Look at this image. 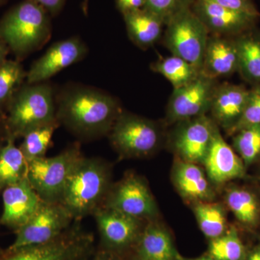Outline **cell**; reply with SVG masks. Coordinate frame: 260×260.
I'll return each instance as SVG.
<instances>
[{"mask_svg":"<svg viewBox=\"0 0 260 260\" xmlns=\"http://www.w3.org/2000/svg\"><path fill=\"white\" fill-rule=\"evenodd\" d=\"M7 106L3 121L6 138H23L36 128L57 121L56 95L47 82L27 83L15 92Z\"/></svg>","mask_w":260,"mask_h":260,"instance_id":"cell-3","label":"cell"},{"mask_svg":"<svg viewBox=\"0 0 260 260\" xmlns=\"http://www.w3.org/2000/svg\"><path fill=\"white\" fill-rule=\"evenodd\" d=\"M247 260H260V246H258L255 249H254V251L248 257Z\"/></svg>","mask_w":260,"mask_h":260,"instance_id":"cell-40","label":"cell"},{"mask_svg":"<svg viewBox=\"0 0 260 260\" xmlns=\"http://www.w3.org/2000/svg\"><path fill=\"white\" fill-rule=\"evenodd\" d=\"M122 111L117 99L93 87L70 85L56 95V120L83 141L108 136Z\"/></svg>","mask_w":260,"mask_h":260,"instance_id":"cell-1","label":"cell"},{"mask_svg":"<svg viewBox=\"0 0 260 260\" xmlns=\"http://www.w3.org/2000/svg\"><path fill=\"white\" fill-rule=\"evenodd\" d=\"M126 31L132 42L145 50L160 40L165 23L145 8L123 14Z\"/></svg>","mask_w":260,"mask_h":260,"instance_id":"cell-22","label":"cell"},{"mask_svg":"<svg viewBox=\"0 0 260 260\" xmlns=\"http://www.w3.org/2000/svg\"><path fill=\"white\" fill-rule=\"evenodd\" d=\"M49 13L40 5L25 0L0 20V38L10 50L23 56L42 49L50 39Z\"/></svg>","mask_w":260,"mask_h":260,"instance_id":"cell-4","label":"cell"},{"mask_svg":"<svg viewBox=\"0 0 260 260\" xmlns=\"http://www.w3.org/2000/svg\"><path fill=\"white\" fill-rule=\"evenodd\" d=\"M203 164L210 182L217 186L241 179L246 174V167L242 158L224 140L218 126L214 133Z\"/></svg>","mask_w":260,"mask_h":260,"instance_id":"cell-16","label":"cell"},{"mask_svg":"<svg viewBox=\"0 0 260 260\" xmlns=\"http://www.w3.org/2000/svg\"><path fill=\"white\" fill-rule=\"evenodd\" d=\"M234 39L239 54L238 73L252 86L260 85V30L254 28Z\"/></svg>","mask_w":260,"mask_h":260,"instance_id":"cell-23","label":"cell"},{"mask_svg":"<svg viewBox=\"0 0 260 260\" xmlns=\"http://www.w3.org/2000/svg\"><path fill=\"white\" fill-rule=\"evenodd\" d=\"M75 221L59 203L43 201L37 211L16 232L10 252L51 242L68 230Z\"/></svg>","mask_w":260,"mask_h":260,"instance_id":"cell-10","label":"cell"},{"mask_svg":"<svg viewBox=\"0 0 260 260\" xmlns=\"http://www.w3.org/2000/svg\"><path fill=\"white\" fill-rule=\"evenodd\" d=\"M233 135V148L246 167L260 158V124L246 126Z\"/></svg>","mask_w":260,"mask_h":260,"instance_id":"cell-29","label":"cell"},{"mask_svg":"<svg viewBox=\"0 0 260 260\" xmlns=\"http://www.w3.org/2000/svg\"><path fill=\"white\" fill-rule=\"evenodd\" d=\"M193 210L200 230L210 240L226 232V213L223 205L213 201L202 202L194 203Z\"/></svg>","mask_w":260,"mask_h":260,"instance_id":"cell-27","label":"cell"},{"mask_svg":"<svg viewBox=\"0 0 260 260\" xmlns=\"http://www.w3.org/2000/svg\"><path fill=\"white\" fill-rule=\"evenodd\" d=\"M208 1L229 9L260 16L259 12L251 0H208Z\"/></svg>","mask_w":260,"mask_h":260,"instance_id":"cell-34","label":"cell"},{"mask_svg":"<svg viewBox=\"0 0 260 260\" xmlns=\"http://www.w3.org/2000/svg\"><path fill=\"white\" fill-rule=\"evenodd\" d=\"M138 258L142 260H177L172 237L165 228L148 221L136 242Z\"/></svg>","mask_w":260,"mask_h":260,"instance_id":"cell-21","label":"cell"},{"mask_svg":"<svg viewBox=\"0 0 260 260\" xmlns=\"http://www.w3.org/2000/svg\"><path fill=\"white\" fill-rule=\"evenodd\" d=\"M260 124V85H253L249 89V95L242 118L229 135H234L246 126Z\"/></svg>","mask_w":260,"mask_h":260,"instance_id":"cell-33","label":"cell"},{"mask_svg":"<svg viewBox=\"0 0 260 260\" xmlns=\"http://www.w3.org/2000/svg\"><path fill=\"white\" fill-rule=\"evenodd\" d=\"M80 145L75 143L51 158L28 162L27 179L43 201L59 203L73 169L83 157Z\"/></svg>","mask_w":260,"mask_h":260,"instance_id":"cell-6","label":"cell"},{"mask_svg":"<svg viewBox=\"0 0 260 260\" xmlns=\"http://www.w3.org/2000/svg\"><path fill=\"white\" fill-rule=\"evenodd\" d=\"M2 1H3V0H0V3H2Z\"/></svg>","mask_w":260,"mask_h":260,"instance_id":"cell-43","label":"cell"},{"mask_svg":"<svg viewBox=\"0 0 260 260\" xmlns=\"http://www.w3.org/2000/svg\"><path fill=\"white\" fill-rule=\"evenodd\" d=\"M145 0H116V7L121 13H129L144 8Z\"/></svg>","mask_w":260,"mask_h":260,"instance_id":"cell-35","label":"cell"},{"mask_svg":"<svg viewBox=\"0 0 260 260\" xmlns=\"http://www.w3.org/2000/svg\"><path fill=\"white\" fill-rule=\"evenodd\" d=\"M88 0H85L84 2V10H87V6H88Z\"/></svg>","mask_w":260,"mask_h":260,"instance_id":"cell-41","label":"cell"},{"mask_svg":"<svg viewBox=\"0 0 260 260\" xmlns=\"http://www.w3.org/2000/svg\"><path fill=\"white\" fill-rule=\"evenodd\" d=\"M218 85L217 80L201 75L187 85L174 89L166 114L168 124L207 115L210 112L212 98Z\"/></svg>","mask_w":260,"mask_h":260,"instance_id":"cell-11","label":"cell"},{"mask_svg":"<svg viewBox=\"0 0 260 260\" xmlns=\"http://www.w3.org/2000/svg\"><path fill=\"white\" fill-rule=\"evenodd\" d=\"M166 25L164 42L167 49L201 70L210 34L192 10L183 12Z\"/></svg>","mask_w":260,"mask_h":260,"instance_id":"cell-9","label":"cell"},{"mask_svg":"<svg viewBox=\"0 0 260 260\" xmlns=\"http://www.w3.org/2000/svg\"><path fill=\"white\" fill-rule=\"evenodd\" d=\"M111 144L121 158L150 156L161 143V130L155 121L121 112L108 135Z\"/></svg>","mask_w":260,"mask_h":260,"instance_id":"cell-5","label":"cell"},{"mask_svg":"<svg viewBox=\"0 0 260 260\" xmlns=\"http://www.w3.org/2000/svg\"><path fill=\"white\" fill-rule=\"evenodd\" d=\"M104 249L118 252L136 244L142 230V220L102 207L93 215Z\"/></svg>","mask_w":260,"mask_h":260,"instance_id":"cell-15","label":"cell"},{"mask_svg":"<svg viewBox=\"0 0 260 260\" xmlns=\"http://www.w3.org/2000/svg\"><path fill=\"white\" fill-rule=\"evenodd\" d=\"M239 70V54L234 37L210 35L203 58L202 73L217 80Z\"/></svg>","mask_w":260,"mask_h":260,"instance_id":"cell-20","label":"cell"},{"mask_svg":"<svg viewBox=\"0 0 260 260\" xmlns=\"http://www.w3.org/2000/svg\"><path fill=\"white\" fill-rule=\"evenodd\" d=\"M172 179L179 194L187 201L198 203L215 199L213 184L198 164L178 158L173 167Z\"/></svg>","mask_w":260,"mask_h":260,"instance_id":"cell-19","label":"cell"},{"mask_svg":"<svg viewBox=\"0 0 260 260\" xmlns=\"http://www.w3.org/2000/svg\"><path fill=\"white\" fill-rule=\"evenodd\" d=\"M193 13L212 35L237 37L255 28L259 17L224 8L208 0H194Z\"/></svg>","mask_w":260,"mask_h":260,"instance_id":"cell-14","label":"cell"},{"mask_svg":"<svg viewBox=\"0 0 260 260\" xmlns=\"http://www.w3.org/2000/svg\"><path fill=\"white\" fill-rule=\"evenodd\" d=\"M93 234L75 220L54 240L10 252L4 260H88L93 252Z\"/></svg>","mask_w":260,"mask_h":260,"instance_id":"cell-7","label":"cell"},{"mask_svg":"<svg viewBox=\"0 0 260 260\" xmlns=\"http://www.w3.org/2000/svg\"><path fill=\"white\" fill-rule=\"evenodd\" d=\"M88 52L86 44L78 37L54 43L30 67L27 73V83L48 81L61 70L81 61Z\"/></svg>","mask_w":260,"mask_h":260,"instance_id":"cell-13","label":"cell"},{"mask_svg":"<svg viewBox=\"0 0 260 260\" xmlns=\"http://www.w3.org/2000/svg\"><path fill=\"white\" fill-rule=\"evenodd\" d=\"M177 260H216L212 257V256H201V257L194 258V259H189V258H185L184 256L180 255L179 253L177 254Z\"/></svg>","mask_w":260,"mask_h":260,"instance_id":"cell-39","label":"cell"},{"mask_svg":"<svg viewBox=\"0 0 260 260\" xmlns=\"http://www.w3.org/2000/svg\"><path fill=\"white\" fill-rule=\"evenodd\" d=\"M26 75L18 61L7 59L0 66V107L8 104Z\"/></svg>","mask_w":260,"mask_h":260,"instance_id":"cell-31","label":"cell"},{"mask_svg":"<svg viewBox=\"0 0 260 260\" xmlns=\"http://www.w3.org/2000/svg\"><path fill=\"white\" fill-rule=\"evenodd\" d=\"M249 89L242 85L223 83L217 85L212 98L210 117L228 134L235 127L245 109Z\"/></svg>","mask_w":260,"mask_h":260,"instance_id":"cell-18","label":"cell"},{"mask_svg":"<svg viewBox=\"0 0 260 260\" xmlns=\"http://www.w3.org/2000/svg\"><path fill=\"white\" fill-rule=\"evenodd\" d=\"M15 140L6 138V143L0 148V193L27 178L28 162Z\"/></svg>","mask_w":260,"mask_h":260,"instance_id":"cell-25","label":"cell"},{"mask_svg":"<svg viewBox=\"0 0 260 260\" xmlns=\"http://www.w3.org/2000/svg\"><path fill=\"white\" fill-rule=\"evenodd\" d=\"M135 260H142V259H139V258L137 257V259Z\"/></svg>","mask_w":260,"mask_h":260,"instance_id":"cell-42","label":"cell"},{"mask_svg":"<svg viewBox=\"0 0 260 260\" xmlns=\"http://www.w3.org/2000/svg\"><path fill=\"white\" fill-rule=\"evenodd\" d=\"M150 68L170 82L174 89L187 85L202 74L199 68L185 59L173 54L160 58L151 64Z\"/></svg>","mask_w":260,"mask_h":260,"instance_id":"cell-26","label":"cell"},{"mask_svg":"<svg viewBox=\"0 0 260 260\" xmlns=\"http://www.w3.org/2000/svg\"><path fill=\"white\" fill-rule=\"evenodd\" d=\"M9 51V48L4 41L0 38V66L7 60L6 57Z\"/></svg>","mask_w":260,"mask_h":260,"instance_id":"cell-38","label":"cell"},{"mask_svg":"<svg viewBox=\"0 0 260 260\" xmlns=\"http://www.w3.org/2000/svg\"><path fill=\"white\" fill-rule=\"evenodd\" d=\"M224 199L238 221L244 226L254 228L260 221V202L253 191L245 187L231 186Z\"/></svg>","mask_w":260,"mask_h":260,"instance_id":"cell-24","label":"cell"},{"mask_svg":"<svg viewBox=\"0 0 260 260\" xmlns=\"http://www.w3.org/2000/svg\"><path fill=\"white\" fill-rule=\"evenodd\" d=\"M59 126V122L56 121L36 128L24 135L23 143L19 148L27 162L46 157L54 132Z\"/></svg>","mask_w":260,"mask_h":260,"instance_id":"cell-28","label":"cell"},{"mask_svg":"<svg viewBox=\"0 0 260 260\" xmlns=\"http://www.w3.org/2000/svg\"><path fill=\"white\" fill-rule=\"evenodd\" d=\"M32 1L40 5L49 15L54 16L61 11L67 0H32Z\"/></svg>","mask_w":260,"mask_h":260,"instance_id":"cell-36","label":"cell"},{"mask_svg":"<svg viewBox=\"0 0 260 260\" xmlns=\"http://www.w3.org/2000/svg\"><path fill=\"white\" fill-rule=\"evenodd\" d=\"M103 207L142 221H151L158 209L146 180L134 172L126 173L112 184Z\"/></svg>","mask_w":260,"mask_h":260,"instance_id":"cell-8","label":"cell"},{"mask_svg":"<svg viewBox=\"0 0 260 260\" xmlns=\"http://www.w3.org/2000/svg\"><path fill=\"white\" fill-rule=\"evenodd\" d=\"M194 0H145V9L158 15L167 25L186 10L191 9Z\"/></svg>","mask_w":260,"mask_h":260,"instance_id":"cell-32","label":"cell"},{"mask_svg":"<svg viewBox=\"0 0 260 260\" xmlns=\"http://www.w3.org/2000/svg\"><path fill=\"white\" fill-rule=\"evenodd\" d=\"M209 255L216 260H242L244 246L237 229H227L223 235L210 240Z\"/></svg>","mask_w":260,"mask_h":260,"instance_id":"cell-30","label":"cell"},{"mask_svg":"<svg viewBox=\"0 0 260 260\" xmlns=\"http://www.w3.org/2000/svg\"><path fill=\"white\" fill-rule=\"evenodd\" d=\"M2 194L3 210L0 223L15 232L30 220L42 202L27 178L5 188Z\"/></svg>","mask_w":260,"mask_h":260,"instance_id":"cell-17","label":"cell"},{"mask_svg":"<svg viewBox=\"0 0 260 260\" xmlns=\"http://www.w3.org/2000/svg\"><path fill=\"white\" fill-rule=\"evenodd\" d=\"M173 132L172 143L179 158L203 164L218 125L208 115L177 123Z\"/></svg>","mask_w":260,"mask_h":260,"instance_id":"cell-12","label":"cell"},{"mask_svg":"<svg viewBox=\"0 0 260 260\" xmlns=\"http://www.w3.org/2000/svg\"><path fill=\"white\" fill-rule=\"evenodd\" d=\"M93 260H119L116 253L103 249L95 254Z\"/></svg>","mask_w":260,"mask_h":260,"instance_id":"cell-37","label":"cell"},{"mask_svg":"<svg viewBox=\"0 0 260 260\" xmlns=\"http://www.w3.org/2000/svg\"><path fill=\"white\" fill-rule=\"evenodd\" d=\"M112 167L104 159L82 157L70 174L59 203L77 221L102 208L112 185Z\"/></svg>","mask_w":260,"mask_h":260,"instance_id":"cell-2","label":"cell"}]
</instances>
